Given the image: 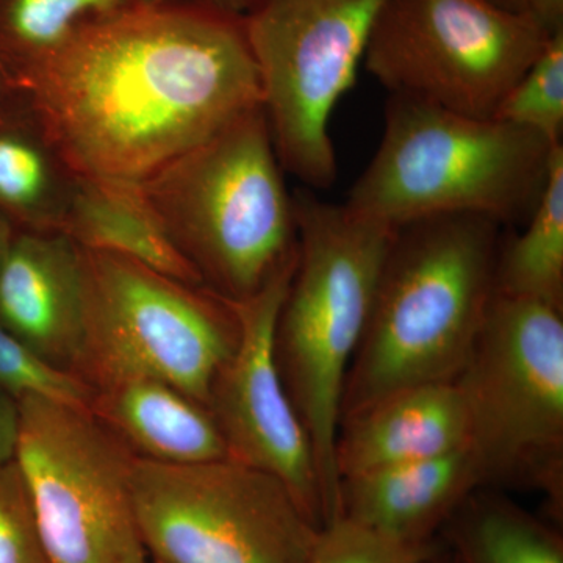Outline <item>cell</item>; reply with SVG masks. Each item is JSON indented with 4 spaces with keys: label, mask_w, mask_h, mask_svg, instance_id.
I'll use <instances>...</instances> for the list:
<instances>
[{
    "label": "cell",
    "mask_w": 563,
    "mask_h": 563,
    "mask_svg": "<svg viewBox=\"0 0 563 563\" xmlns=\"http://www.w3.org/2000/svg\"><path fill=\"white\" fill-rule=\"evenodd\" d=\"M27 92L80 176L128 181L262 107L243 18L177 2L85 25Z\"/></svg>",
    "instance_id": "6da1fadb"
},
{
    "label": "cell",
    "mask_w": 563,
    "mask_h": 563,
    "mask_svg": "<svg viewBox=\"0 0 563 563\" xmlns=\"http://www.w3.org/2000/svg\"><path fill=\"white\" fill-rule=\"evenodd\" d=\"M501 228L468 213L396 228L340 421L404 388L455 383L495 296Z\"/></svg>",
    "instance_id": "7a4b0ae2"
},
{
    "label": "cell",
    "mask_w": 563,
    "mask_h": 563,
    "mask_svg": "<svg viewBox=\"0 0 563 563\" xmlns=\"http://www.w3.org/2000/svg\"><path fill=\"white\" fill-rule=\"evenodd\" d=\"M298 255L276 322L282 380L312 442L328 523L339 515L335 442L347 372L396 228L298 190Z\"/></svg>",
    "instance_id": "3957f363"
},
{
    "label": "cell",
    "mask_w": 563,
    "mask_h": 563,
    "mask_svg": "<svg viewBox=\"0 0 563 563\" xmlns=\"http://www.w3.org/2000/svg\"><path fill=\"white\" fill-rule=\"evenodd\" d=\"M263 107L139 181L174 246L222 299L251 298L298 254L295 199Z\"/></svg>",
    "instance_id": "277c9868"
},
{
    "label": "cell",
    "mask_w": 563,
    "mask_h": 563,
    "mask_svg": "<svg viewBox=\"0 0 563 563\" xmlns=\"http://www.w3.org/2000/svg\"><path fill=\"white\" fill-rule=\"evenodd\" d=\"M558 144L507 122L390 96L383 140L346 206L399 228L440 214L528 220Z\"/></svg>",
    "instance_id": "5b68a950"
},
{
    "label": "cell",
    "mask_w": 563,
    "mask_h": 563,
    "mask_svg": "<svg viewBox=\"0 0 563 563\" xmlns=\"http://www.w3.org/2000/svg\"><path fill=\"white\" fill-rule=\"evenodd\" d=\"M80 261L84 336L74 376L91 391L157 379L207 407L239 342L232 303L121 255L80 250Z\"/></svg>",
    "instance_id": "8992f818"
},
{
    "label": "cell",
    "mask_w": 563,
    "mask_h": 563,
    "mask_svg": "<svg viewBox=\"0 0 563 563\" xmlns=\"http://www.w3.org/2000/svg\"><path fill=\"white\" fill-rule=\"evenodd\" d=\"M562 312L551 303L495 292L455 379L485 485L547 493L555 520L563 492Z\"/></svg>",
    "instance_id": "52a82bcc"
},
{
    "label": "cell",
    "mask_w": 563,
    "mask_h": 563,
    "mask_svg": "<svg viewBox=\"0 0 563 563\" xmlns=\"http://www.w3.org/2000/svg\"><path fill=\"white\" fill-rule=\"evenodd\" d=\"M18 402L13 462L51 563H151L133 501L136 455L88 407Z\"/></svg>",
    "instance_id": "ba28073f"
},
{
    "label": "cell",
    "mask_w": 563,
    "mask_h": 563,
    "mask_svg": "<svg viewBox=\"0 0 563 563\" xmlns=\"http://www.w3.org/2000/svg\"><path fill=\"white\" fill-rule=\"evenodd\" d=\"M385 0H257L243 18L262 107L285 173L328 190L336 179L329 122L354 87Z\"/></svg>",
    "instance_id": "9c48e42d"
},
{
    "label": "cell",
    "mask_w": 563,
    "mask_h": 563,
    "mask_svg": "<svg viewBox=\"0 0 563 563\" xmlns=\"http://www.w3.org/2000/svg\"><path fill=\"white\" fill-rule=\"evenodd\" d=\"M550 38L490 0H385L363 65L390 96L490 120Z\"/></svg>",
    "instance_id": "30bf717a"
},
{
    "label": "cell",
    "mask_w": 563,
    "mask_h": 563,
    "mask_svg": "<svg viewBox=\"0 0 563 563\" xmlns=\"http://www.w3.org/2000/svg\"><path fill=\"white\" fill-rule=\"evenodd\" d=\"M132 487L151 561L310 562L320 529L272 473L231 457L188 465L136 457Z\"/></svg>",
    "instance_id": "8fae6325"
},
{
    "label": "cell",
    "mask_w": 563,
    "mask_h": 563,
    "mask_svg": "<svg viewBox=\"0 0 563 563\" xmlns=\"http://www.w3.org/2000/svg\"><path fill=\"white\" fill-rule=\"evenodd\" d=\"M295 265L296 257L251 298L229 301L239 342L211 384L207 407L229 457L279 477L321 529L328 509L317 459L276 358V322Z\"/></svg>",
    "instance_id": "7c38bea8"
},
{
    "label": "cell",
    "mask_w": 563,
    "mask_h": 563,
    "mask_svg": "<svg viewBox=\"0 0 563 563\" xmlns=\"http://www.w3.org/2000/svg\"><path fill=\"white\" fill-rule=\"evenodd\" d=\"M0 325L41 361L74 376L84 282L79 246L65 233L16 231L0 265Z\"/></svg>",
    "instance_id": "4fadbf2b"
},
{
    "label": "cell",
    "mask_w": 563,
    "mask_h": 563,
    "mask_svg": "<svg viewBox=\"0 0 563 563\" xmlns=\"http://www.w3.org/2000/svg\"><path fill=\"white\" fill-rule=\"evenodd\" d=\"M484 473L470 444L340 481L339 515L404 543H437Z\"/></svg>",
    "instance_id": "5bb4252c"
},
{
    "label": "cell",
    "mask_w": 563,
    "mask_h": 563,
    "mask_svg": "<svg viewBox=\"0 0 563 563\" xmlns=\"http://www.w3.org/2000/svg\"><path fill=\"white\" fill-rule=\"evenodd\" d=\"M468 413L455 383L417 385L384 396L340 421L335 442L339 479L466 446Z\"/></svg>",
    "instance_id": "9a60e30c"
},
{
    "label": "cell",
    "mask_w": 563,
    "mask_h": 563,
    "mask_svg": "<svg viewBox=\"0 0 563 563\" xmlns=\"http://www.w3.org/2000/svg\"><path fill=\"white\" fill-rule=\"evenodd\" d=\"M88 409L144 461L188 465L229 457L210 410L162 380L140 377L92 390Z\"/></svg>",
    "instance_id": "2e32d148"
},
{
    "label": "cell",
    "mask_w": 563,
    "mask_h": 563,
    "mask_svg": "<svg viewBox=\"0 0 563 563\" xmlns=\"http://www.w3.org/2000/svg\"><path fill=\"white\" fill-rule=\"evenodd\" d=\"M79 177L29 92L0 117V214L16 231L62 232Z\"/></svg>",
    "instance_id": "e0dca14e"
},
{
    "label": "cell",
    "mask_w": 563,
    "mask_h": 563,
    "mask_svg": "<svg viewBox=\"0 0 563 563\" xmlns=\"http://www.w3.org/2000/svg\"><path fill=\"white\" fill-rule=\"evenodd\" d=\"M62 233L80 250L121 255L203 287L144 199L139 181L80 176Z\"/></svg>",
    "instance_id": "ac0fdd59"
},
{
    "label": "cell",
    "mask_w": 563,
    "mask_h": 563,
    "mask_svg": "<svg viewBox=\"0 0 563 563\" xmlns=\"http://www.w3.org/2000/svg\"><path fill=\"white\" fill-rule=\"evenodd\" d=\"M440 536L454 563H563V537L555 521L481 488Z\"/></svg>",
    "instance_id": "d6986e66"
},
{
    "label": "cell",
    "mask_w": 563,
    "mask_h": 563,
    "mask_svg": "<svg viewBox=\"0 0 563 563\" xmlns=\"http://www.w3.org/2000/svg\"><path fill=\"white\" fill-rule=\"evenodd\" d=\"M146 0H0V74L27 91L90 22Z\"/></svg>",
    "instance_id": "ffe728a7"
},
{
    "label": "cell",
    "mask_w": 563,
    "mask_h": 563,
    "mask_svg": "<svg viewBox=\"0 0 563 563\" xmlns=\"http://www.w3.org/2000/svg\"><path fill=\"white\" fill-rule=\"evenodd\" d=\"M496 295L563 309V146L551 154L547 184L520 235L499 247Z\"/></svg>",
    "instance_id": "44dd1931"
},
{
    "label": "cell",
    "mask_w": 563,
    "mask_h": 563,
    "mask_svg": "<svg viewBox=\"0 0 563 563\" xmlns=\"http://www.w3.org/2000/svg\"><path fill=\"white\" fill-rule=\"evenodd\" d=\"M493 118L537 133L551 144L562 143L563 32L548 40Z\"/></svg>",
    "instance_id": "7402d4cb"
},
{
    "label": "cell",
    "mask_w": 563,
    "mask_h": 563,
    "mask_svg": "<svg viewBox=\"0 0 563 563\" xmlns=\"http://www.w3.org/2000/svg\"><path fill=\"white\" fill-rule=\"evenodd\" d=\"M437 548L439 543L399 542L336 517L318 531L309 563H422Z\"/></svg>",
    "instance_id": "603a6c76"
},
{
    "label": "cell",
    "mask_w": 563,
    "mask_h": 563,
    "mask_svg": "<svg viewBox=\"0 0 563 563\" xmlns=\"http://www.w3.org/2000/svg\"><path fill=\"white\" fill-rule=\"evenodd\" d=\"M0 388L20 399L49 396L60 401L90 406L91 390L73 374L41 361L0 325Z\"/></svg>",
    "instance_id": "cb8c5ba5"
},
{
    "label": "cell",
    "mask_w": 563,
    "mask_h": 563,
    "mask_svg": "<svg viewBox=\"0 0 563 563\" xmlns=\"http://www.w3.org/2000/svg\"><path fill=\"white\" fill-rule=\"evenodd\" d=\"M0 563H51L14 462L0 465Z\"/></svg>",
    "instance_id": "d4e9b609"
},
{
    "label": "cell",
    "mask_w": 563,
    "mask_h": 563,
    "mask_svg": "<svg viewBox=\"0 0 563 563\" xmlns=\"http://www.w3.org/2000/svg\"><path fill=\"white\" fill-rule=\"evenodd\" d=\"M20 435V402L0 388V465L14 461Z\"/></svg>",
    "instance_id": "484cf974"
},
{
    "label": "cell",
    "mask_w": 563,
    "mask_h": 563,
    "mask_svg": "<svg viewBox=\"0 0 563 563\" xmlns=\"http://www.w3.org/2000/svg\"><path fill=\"white\" fill-rule=\"evenodd\" d=\"M525 13L548 36L563 32V0H525Z\"/></svg>",
    "instance_id": "4316f807"
},
{
    "label": "cell",
    "mask_w": 563,
    "mask_h": 563,
    "mask_svg": "<svg viewBox=\"0 0 563 563\" xmlns=\"http://www.w3.org/2000/svg\"><path fill=\"white\" fill-rule=\"evenodd\" d=\"M146 2L191 3V5L207 7V9L232 14V16L244 18L257 0H146Z\"/></svg>",
    "instance_id": "83f0119b"
},
{
    "label": "cell",
    "mask_w": 563,
    "mask_h": 563,
    "mask_svg": "<svg viewBox=\"0 0 563 563\" xmlns=\"http://www.w3.org/2000/svg\"><path fill=\"white\" fill-rule=\"evenodd\" d=\"M27 98V91L11 84L5 77L0 74V117L9 113L14 107L20 106L24 99Z\"/></svg>",
    "instance_id": "f1b7e54d"
},
{
    "label": "cell",
    "mask_w": 563,
    "mask_h": 563,
    "mask_svg": "<svg viewBox=\"0 0 563 563\" xmlns=\"http://www.w3.org/2000/svg\"><path fill=\"white\" fill-rule=\"evenodd\" d=\"M14 235H16L14 225L0 214V265H2L7 252L10 250V244L13 242Z\"/></svg>",
    "instance_id": "f546056e"
},
{
    "label": "cell",
    "mask_w": 563,
    "mask_h": 563,
    "mask_svg": "<svg viewBox=\"0 0 563 563\" xmlns=\"http://www.w3.org/2000/svg\"><path fill=\"white\" fill-rule=\"evenodd\" d=\"M422 563H454V561L451 559V555L444 551V548L439 544V548L433 551V554L429 555Z\"/></svg>",
    "instance_id": "4dcf8cb0"
},
{
    "label": "cell",
    "mask_w": 563,
    "mask_h": 563,
    "mask_svg": "<svg viewBox=\"0 0 563 563\" xmlns=\"http://www.w3.org/2000/svg\"><path fill=\"white\" fill-rule=\"evenodd\" d=\"M503 9L512 11H525V0H490Z\"/></svg>",
    "instance_id": "1f68e13d"
},
{
    "label": "cell",
    "mask_w": 563,
    "mask_h": 563,
    "mask_svg": "<svg viewBox=\"0 0 563 563\" xmlns=\"http://www.w3.org/2000/svg\"><path fill=\"white\" fill-rule=\"evenodd\" d=\"M151 563H158V562L151 561Z\"/></svg>",
    "instance_id": "d6a6232c"
}]
</instances>
